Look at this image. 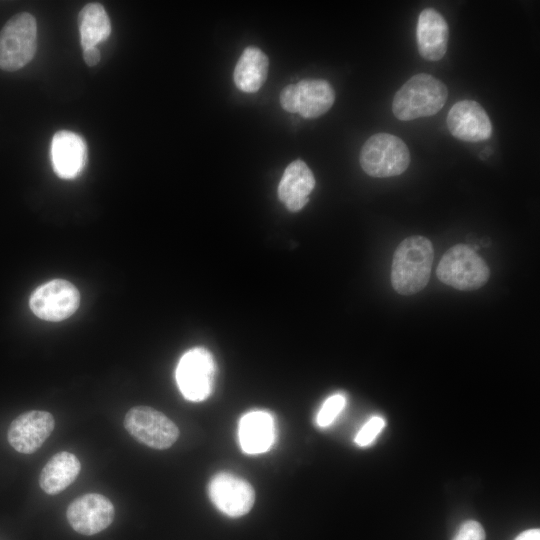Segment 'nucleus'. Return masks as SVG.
Wrapping results in <instances>:
<instances>
[{"label":"nucleus","mask_w":540,"mask_h":540,"mask_svg":"<svg viewBox=\"0 0 540 540\" xmlns=\"http://www.w3.org/2000/svg\"><path fill=\"white\" fill-rule=\"evenodd\" d=\"M346 404L343 394L337 393L328 397L322 404L316 416V423L319 427H327L337 418Z\"/></svg>","instance_id":"obj_21"},{"label":"nucleus","mask_w":540,"mask_h":540,"mask_svg":"<svg viewBox=\"0 0 540 540\" xmlns=\"http://www.w3.org/2000/svg\"><path fill=\"white\" fill-rule=\"evenodd\" d=\"M434 258L432 242L421 235L405 238L394 251L391 284L401 295H413L429 282Z\"/></svg>","instance_id":"obj_1"},{"label":"nucleus","mask_w":540,"mask_h":540,"mask_svg":"<svg viewBox=\"0 0 540 540\" xmlns=\"http://www.w3.org/2000/svg\"><path fill=\"white\" fill-rule=\"evenodd\" d=\"M385 427V420L379 416L370 418L355 436V443L361 447L369 445Z\"/></svg>","instance_id":"obj_22"},{"label":"nucleus","mask_w":540,"mask_h":540,"mask_svg":"<svg viewBox=\"0 0 540 540\" xmlns=\"http://www.w3.org/2000/svg\"><path fill=\"white\" fill-rule=\"evenodd\" d=\"M279 99L284 110L296 113V84L285 86L280 93Z\"/></svg>","instance_id":"obj_24"},{"label":"nucleus","mask_w":540,"mask_h":540,"mask_svg":"<svg viewBox=\"0 0 540 540\" xmlns=\"http://www.w3.org/2000/svg\"><path fill=\"white\" fill-rule=\"evenodd\" d=\"M79 303V291L71 282L54 279L34 290L29 306L40 319L58 322L70 317L78 309Z\"/></svg>","instance_id":"obj_8"},{"label":"nucleus","mask_w":540,"mask_h":540,"mask_svg":"<svg viewBox=\"0 0 540 540\" xmlns=\"http://www.w3.org/2000/svg\"><path fill=\"white\" fill-rule=\"evenodd\" d=\"M449 132L465 142H481L490 138L492 124L485 109L474 100L456 102L447 114Z\"/></svg>","instance_id":"obj_12"},{"label":"nucleus","mask_w":540,"mask_h":540,"mask_svg":"<svg viewBox=\"0 0 540 540\" xmlns=\"http://www.w3.org/2000/svg\"><path fill=\"white\" fill-rule=\"evenodd\" d=\"M216 363L205 348L185 352L176 368V381L181 394L189 401L200 402L209 397L214 387Z\"/></svg>","instance_id":"obj_6"},{"label":"nucleus","mask_w":540,"mask_h":540,"mask_svg":"<svg viewBox=\"0 0 540 540\" xmlns=\"http://www.w3.org/2000/svg\"><path fill=\"white\" fill-rule=\"evenodd\" d=\"M55 420L51 413L30 410L17 416L7 432L9 444L19 453L37 451L54 430Z\"/></svg>","instance_id":"obj_11"},{"label":"nucleus","mask_w":540,"mask_h":540,"mask_svg":"<svg viewBox=\"0 0 540 540\" xmlns=\"http://www.w3.org/2000/svg\"><path fill=\"white\" fill-rule=\"evenodd\" d=\"M80 470L81 463L74 454L66 451L56 453L43 467L39 485L45 493L56 495L76 480Z\"/></svg>","instance_id":"obj_18"},{"label":"nucleus","mask_w":540,"mask_h":540,"mask_svg":"<svg viewBox=\"0 0 540 540\" xmlns=\"http://www.w3.org/2000/svg\"><path fill=\"white\" fill-rule=\"evenodd\" d=\"M208 491L216 508L231 517L247 514L255 501L252 486L244 479L227 472L216 474L209 483Z\"/></svg>","instance_id":"obj_10"},{"label":"nucleus","mask_w":540,"mask_h":540,"mask_svg":"<svg viewBox=\"0 0 540 540\" xmlns=\"http://www.w3.org/2000/svg\"><path fill=\"white\" fill-rule=\"evenodd\" d=\"M515 540H540L539 529H529L520 533Z\"/></svg>","instance_id":"obj_26"},{"label":"nucleus","mask_w":540,"mask_h":540,"mask_svg":"<svg viewBox=\"0 0 540 540\" xmlns=\"http://www.w3.org/2000/svg\"><path fill=\"white\" fill-rule=\"evenodd\" d=\"M50 152L53 170L62 179H74L85 168L86 143L71 131L57 132L52 138Z\"/></svg>","instance_id":"obj_13"},{"label":"nucleus","mask_w":540,"mask_h":540,"mask_svg":"<svg viewBox=\"0 0 540 540\" xmlns=\"http://www.w3.org/2000/svg\"><path fill=\"white\" fill-rule=\"evenodd\" d=\"M335 101L331 84L324 79H304L296 83V113L307 119L325 114Z\"/></svg>","instance_id":"obj_17"},{"label":"nucleus","mask_w":540,"mask_h":540,"mask_svg":"<svg viewBox=\"0 0 540 540\" xmlns=\"http://www.w3.org/2000/svg\"><path fill=\"white\" fill-rule=\"evenodd\" d=\"M436 275L442 283L454 289L473 291L488 282L490 269L486 261L471 247L456 244L441 257Z\"/></svg>","instance_id":"obj_3"},{"label":"nucleus","mask_w":540,"mask_h":540,"mask_svg":"<svg viewBox=\"0 0 540 540\" xmlns=\"http://www.w3.org/2000/svg\"><path fill=\"white\" fill-rule=\"evenodd\" d=\"M268 68L267 56L259 48L247 47L234 69L233 79L236 87L243 92H256L265 82Z\"/></svg>","instance_id":"obj_19"},{"label":"nucleus","mask_w":540,"mask_h":540,"mask_svg":"<svg viewBox=\"0 0 540 540\" xmlns=\"http://www.w3.org/2000/svg\"><path fill=\"white\" fill-rule=\"evenodd\" d=\"M276 438L273 416L256 410L244 414L238 425V439L243 452L251 455L268 451Z\"/></svg>","instance_id":"obj_15"},{"label":"nucleus","mask_w":540,"mask_h":540,"mask_svg":"<svg viewBox=\"0 0 540 540\" xmlns=\"http://www.w3.org/2000/svg\"><path fill=\"white\" fill-rule=\"evenodd\" d=\"M315 178L307 164L298 159L285 169L278 185V198L289 211L301 210L309 201Z\"/></svg>","instance_id":"obj_16"},{"label":"nucleus","mask_w":540,"mask_h":540,"mask_svg":"<svg viewBox=\"0 0 540 540\" xmlns=\"http://www.w3.org/2000/svg\"><path fill=\"white\" fill-rule=\"evenodd\" d=\"M448 98L446 85L436 77L419 73L408 79L396 92L392 112L401 121L429 117L438 113Z\"/></svg>","instance_id":"obj_2"},{"label":"nucleus","mask_w":540,"mask_h":540,"mask_svg":"<svg viewBox=\"0 0 540 540\" xmlns=\"http://www.w3.org/2000/svg\"><path fill=\"white\" fill-rule=\"evenodd\" d=\"M37 48V23L33 15H14L0 31V69L13 72L27 65Z\"/></svg>","instance_id":"obj_5"},{"label":"nucleus","mask_w":540,"mask_h":540,"mask_svg":"<svg viewBox=\"0 0 540 540\" xmlns=\"http://www.w3.org/2000/svg\"><path fill=\"white\" fill-rule=\"evenodd\" d=\"M453 540H485V531L479 522L469 520L461 525Z\"/></svg>","instance_id":"obj_23"},{"label":"nucleus","mask_w":540,"mask_h":540,"mask_svg":"<svg viewBox=\"0 0 540 540\" xmlns=\"http://www.w3.org/2000/svg\"><path fill=\"white\" fill-rule=\"evenodd\" d=\"M66 516L76 532L90 536L103 531L113 522L115 508L104 495L88 493L69 504Z\"/></svg>","instance_id":"obj_9"},{"label":"nucleus","mask_w":540,"mask_h":540,"mask_svg":"<svg viewBox=\"0 0 540 540\" xmlns=\"http://www.w3.org/2000/svg\"><path fill=\"white\" fill-rule=\"evenodd\" d=\"M359 162L364 172L371 177H394L409 167L410 152L399 137L390 133H377L363 144Z\"/></svg>","instance_id":"obj_4"},{"label":"nucleus","mask_w":540,"mask_h":540,"mask_svg":"<svg viewBox=\"0 0 540 540\" xmlns=\"http://www.w3.org/2000/svg\"><path fill=\"white\" fill-rule=\"evenodd\" d=\"M83 58L88 66H95L100 60V52L96 47L83 49Z\"/></svg>","instance_id":"obj_25"},{"label":"nucleus","mask_w":540,"mask_h":540,"mask_svg":"<svg viewBox=\"0 0 540 540\" xmlns=\"http://www.w3.org/2000/svg\"><path fill=\"white\" fill-rule=\"evenodd\" d=\"M124 427L138 442L158 450L171 447L179 437L177 425L149 406H135L124 417Z\"/></svg>","instance_id":"obj_7"},{"label":"nucleus","mask_w":540,"mask_h":540,"mask_svg":"<svg viewBox=\"0 0 540 540\" xmlns=\"http://www.w3.org/2000/svg\"><path fill=\"white\" fill-rule=\"evenodd\" d=\"M80 40L83 49L96 47L111 33L109 17L101 4L89 3L78 15Z\"/></svg>","instance_id":"obj_20"},{"label":"nucleus","mask_w":540,"mask_h":540,"mask_svg":"<svg viewBox=\"0 0 540 540\" xmlns=\"http://www.w3.org/2000/svg\"><path fill=\"white\" fill-rule=\"evenodd\" d=\"M449 29L444 17L433 8H425L419 14L416 41L419 54L428 61H438L448 47Z\"/></svg>","instance_id":"obj_14"}]
</instances>
